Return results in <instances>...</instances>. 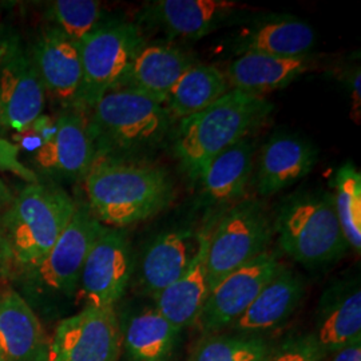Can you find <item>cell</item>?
Wrapping results in <instances>:
<instances>
[{
	"label": "cell",
	"instance_id": "31",
	"mask_svg": "<svg viewBox=\"0 0 361 361\" xmlns=\"http://www.w3.org/2000/svg\"><path fill=\"white\" fill-rule=\"evenodd\" d=\"M265 361H324L310 332H293L271 345Z\"/></svg>",
	"mask_w": 361,
	"mask_h": 361
},
{
	"label": "cell",
	"instance_id": "3",
	"mask_svg": "<svg viewBox=\"0 0 361 361\" xmlns=\"http://www.w3.org/2000/svg\"><path fill=\"white\" fill-rule=\"evenodd\" d=\"M89 111L87 129L95 158H119L153 149L173 121L164 104L125 86L107 91Z\"/></svg>",
	"mask_w": 361,
	"mask_h": 361
},
{
	"label": "cell",
	"instance_id": "4",
	"mask_svg": "<svg viewBox=\"0 0 361 361\" xmlns=\"http://www.w3.org/2000/svg\"><path fill=\"white\" fill-rule=\"evenodd\" d=\"M280 249L310 271L334 265L349 245L336 214L334 195L307 190L284 200L273 219Z\"/></svg>",
	"mask_w": 361,
	"mask_h": 361
},
{
	"label": "cell",
	"instance_id": "21",
	"mask_svg": "<svg viewBox=\"0 0 361 361\" xmlns=\"http://www.w3.org/2000/svg\"><path fill=\"white\" fill-rule=\"evenodd\" d=\"M38 316L16 292L0 297V361H47Z\"/></svg>",
	"mask_w": 361,
	"mask_h": 361
},
{
	"label": "cell",
	"instance_id": "17",
	"mask_svg": "<svg viewBox=\"0 0 361 361\" xmlns=\"http://www.w3.org/2000/svg\"><path fill=\"white\" fill-rule=\"evenodd\" d=\"M198 244V233L174 228L159 233L146 246L140 261L138 285L146 296L155 300L188 271Z\"/></svg>",
	"mask_w": 361,
	"mask_h": 361
},
{
	"label": "cell",
	"instance_id": "35",
	"mask_svg": "<svg viewBox=\"0 0 361 361\" xmlns=\"http://www.w3.org/2000/svg\"><path fill=\"white\" fill-rule=\"evenodd\" d=\"M13 194L8 190V188L4 185V182L0 180V210L1 209H8L13 202Z\"/></svg>",
	"mask_w": 361,
	"mask_h": 361
},
{
	"label": "cell",
	"instance_id": "24",
	"mask_svg": "<svg viewBox=\"0 0 361 361\" xmlns=\"http://www.w3.org/2000/svg\"><path fill=\"white\" fill-rule=\"evenodd\" d=\"M308 56L277 58L258 52H244L228 67L225 75L231 89L262 95L284 89L310 70Z\"/></svg>",
	"mask_w": 361,
	"mask_h": 361
},
{
	"label": "cell",
	"instance_id": "32",
	"mask_svg": "<svg viewBox=\"0 0 361 361\" xmlns=\"http://www.w3.org/2000/svg\"><path fill=\"white\" fill-rule=\"evenodd\" d=\"M0 171L13 173L28 183H37V174L19 161V149L16 145L0 138Z\"/></svg>",
	"mask_w": 361,
	"mask_h": 361
},
{
	"label": "cell",
	"instance_id": "28",
	"mask_svg": "<svg viewBox=\"0 0 361 361\" xmlns=\"http://www.w3.org/2000/svg\"><path fill=\"white\" fill-rule=\"evenodd\" d=\"M271 347L262 336L213 334L195 344L188 361H265Z\"/></svg>",
	"mask_w": 361,
	"mask_h": 361
},
{
	"label": "cell",
	"instance_id": "2",
	"mask_svg": "<svg viewBox=\"0 0 361 361\" xmlns=\"http://www.w3.org/2000/svg\"><path fill=\"white\" fill-rule=\"evenodd\" d=\"M271 110L265 97L231 89L205 110L180 121L174 147L182 166L197 180L214 157L249 137Z\"/></svg>",
	"mask_w": 361,
	"mask_h": 361
},
{
	"label": "cell",
	"instance_id": "23",
	"mask_svg": "<svg viewBox=\"0 0 361 361\" xmlns=\"http://www.w3.org/2000/svg\"><path fill=\"white\" fill-rule=\"evenodd\" d=\"M118 322L129 361H168L180 340V329L155 305L130 310Z\"/></svg>",
	"mask_w": 361,
	"mask_h": 361
},
{
	"label": "cell",
	"instance_id": "12",
	"mask_svg": "<svg viewBox=\"0 0 361 361\" xmlns=\"http://www.w3.org/2000/svg\"><path fill=\"white\" fill-rule=\"evenodd\" d=\"M310 334L323 359L361 340L359 274L336 279L324 289Z\"/></svg>",
	"mask_w": 361,
	"mask_h": 361
},
{
	"label": "cell",
	"instance_id": "13",
	"mask_svg": "<svg viewBox=\"0 0 361 361\" xmlns=\"http://www.w3.org/2000/svg\"><path fill=\"white\" fill-rule=\"evenodd\" d=\"M0 104L3 125L19 133L42 116L46 89L32 58L18 49L4 55L0 67Z\"/></svg>",
	"mask_w": 361,
	"mask_h": 361
},
{
	"label": "cell",
	"instance_id": "10",
	"mask_svg": "<svg viewBox=\"0 0 361 361\" xmlns=\"http://www.w3.org/2000/svg\"><path fill=\"white\" fill-rule=\"evenodd\" d=\"M121 349L116 310L85 307L58 324L47 361H116Z\"/></svg>",
	"mask_w": 361,
	"mask_h": 361
},
{
	"label": "cell",
	"instance_id": "34",
	"mask_svg": "<svg viewBox=\"0 0 361 361\" xmlns=\"http://www.w3.org/2000/svg\"><path fill=\"white\" fill-rule=\"evenodd\" d=\"M349 85H350V94H352V111L353 114H357V121L360 116V68H356L350 77H349Z\"/></svg>",
	"mask_w": 361,
	"mask_h": 361
},
{
	"label": "cell",
	"instance_id": "37",
	"mask_svg": "<svg viewBox=\"0 0 361 361\" xmlns=\"http://www.w3.org/2000/svg\"><path fill=\"white\" fill-rule=\"evenodd\" d=\"M1 126H4V125H3V111H1V104H0V128Z\"/></svg>",
	"mask_w": 361,
	"mask_h": 361
},
{
	"label": "cell",
	"instance_id": "19",
	"mask_svg": "<svg viewBox=\"0 0 361 361\" xmlns=\"http://www.w3.org/2000/svg\"><path fill=\"white\" fill-rule=\"evenodd\" d=\"M216 224L209 222L198 232L193 261L180 279L155 298V308L182 331L197 322L209 296L207 257Z\"/></svg>",
	"mask_w": 361,
	"mask_h": 361
},
{
	"label": "cell",
	"instance_id": "5",
	"mask_svg": "<svg viewBox=\"0 0 361 361\" xmlns=\"http://www.w3.org/2000/svg\"><path fill=\"white\" fill-rule=\"evenodd\" d=\"M77 209L63 189L28 183L3 216L0 231L11 257L26 268L38 265L63 233Z\"/></svg>",
	"mask_w": 361,
	"mask_h": 361
},
{
	"label": "cell",
	"instance_id": "29",
	"mask_svg": "<svg viewBox=\"0 0 361 361\" xmlns=\"http://www.w3.org/2000/svg\"><path fill=\"white\" fill-rule=\"evenodd\" d=\"M336 214L349 247L361 250V174L353 164L347 162L335 176Z\"/></svg>",
	"mask_w": 361,
	"mask_h": 361
},
{
	"label": "cell",
	"instance_id": "36",
	"mask_svg": "<svg viewBox=\"0 0 361 361\" xmlns=\"http://www.w3.org/2000/svg\"><path fill=\"white\" fill-rule=\"evenodd\" d=\"M8 257H11V255H10L7 243L4 240V235H3V233L0 231V262Z\"/></svg>",
	"mask_w": 361,
	"mask_h": 361
},
{
	"label": "cell",
	"instance_id": "27",
	"mask_svg": "<svg viewBox=\"0 0 361 361\" xmlns=\"http://www.w3.org/2000/svg\"><path fill=\"white\" fill-rule=\"evenodd\" d=\"M316 43L313 27L292 18L269 20L252 30L241 43V52H258L277 58H304Z\"/></svg>",
	"mask_w": 361,
	"mask_h": 361
},
{
	"label": "cell",
	"instance_id": "30",
	"mask_svg": "<svg viewBox=\"0 0 361 361\" xmlns=\"http://www.w3.org/2000/svg\"><path fill=\"white\" fill-rule=\"evenodd\" d=\"M49 15L59 31L79 43L98 27L102 4L95 0H56L51 3Z\"/></svg>",
	"mask_w": 361,
	"mask_h": 361
},
{
	"label": "cell",
	"instance_id": "15",
	"mask_svg": "<svg viewBox=\"0 0 361 361\" xmlns=\"http://www.w3.org/2000/svg\"><path fill=\"white\" fill-rule=\"evenodd\" d=\"M305 280L283 265L259 292L250 307L229 326L231 334L262 336L284 325L305 296Z\"/></svg>",
	"mask_w": 361,
	"mask_h": 361
},
{
	"label": "cell",
	"instance_id": "6",
	"mask_svg": "<svg viewBox=\"0 0 361 361\" xmlns=\"http://www.w3.org/2000/svg\"><path fill=\"white\" fill-rule=\"evenodd\" d=\"M273 234L269 209L258 200H243L219 217L207 249L209 293L231 273L268 252Z\"/></svg>",
	"mask_w": 361,
	"mask_h": 361
},
{
	"label": "cell",
	"instance_id": "25",
	"mask_svg": "<svg viewBox=\"0 0 361 361\" xmlns=\"http://www.w3.org/2000/svg\"><path fill=\"white\" fill-rule=\"evenodd\" d=\"M256 143L246 137L214 157L197 178L207 201L226 204L241 198L253 176Z\"/></svg>",
	"mask_w": 361,
	"mask_h": 361
},
{
	"label": "cell",
	"instance_id": "16",
	"mask_svg": "<svg viewBox=\"0 0 361 361\" xmlns=\"http://www.w3.org/2000/svg\"><path fill=\"white\" fill-rule=\"evenodd\" d=\"M319 152L313 143L293 135L276 134L258 157L256 189L262 197L280 193L307 177L314 169Z\"/></svg>",
	"mask_w": 361,
	"mask_h": 361
},
{
	"label": "cell",
	"instance_id": "8",
	"mask_svg": "<svg viewBox=\"0 0 361 361\" xmlns=\"http://www.w3.org/2000/svg\"><path fill=\"white\" fill-rule=\"evenodd\" d=\"M102 226L90 207L77 205L73 219L50 253L38 265L27 268L32 292L40 296L77 295L85 261Z\"/></svg>",
	"mask_w": 361,
	"mask_h": 361
},
{
	"label": "cell",
	"instance_id": "7",
	"mask_svg": "<svg viewBox=\"0 0 361 361\" xmlns=\"http://www.w3.org/2000/svg\"><path fill=\"white\" fill-rule=\"evenodd\" d=\"M82 63V85L75 109L89 111L107 91L121 85L145 40L131 23L97 27L78 43Z\"/></svg>",
	"mask_w": 361,
	"mask_h": 361
},
{
	"label": "cell",
	"instance_id": "9",
	"mask_svg": "<svg viewBox=\"0 0 361 361\" xmlns=\"http://www.w3.org/2000/svg\"><path fill=\"white\" fill-rule=\"evenodd\" d=\"M283 265L280 255L276 250H268L231 273L210 290L194 325L204 336L221 334L229 328Z\"/></svg>",
	"mask_w": 361,
	"mask_h": 361
},
{
	"label": "cell",
	"instance_id": "1",
	"mask_svg": "<svg viewBox=\"0 0 361 361\" xmlns=\"http://www.w3.org/2000/svg\"><path fill=\"white\" fill-rule=\"evenodd\" d=\"M85 189L92 214L114 229L152 219L174 200V182L165 169L123 158H95Z\"/></svg>",
	"mask_w": 361,
	"mask_h": 361
},
{
	"label": "cell",
	"instance_id": "22",
	"mask_svg": "<svg viewBox=\"0 0 361 361\" xmlns=\"http://www.w3.org/2000/svg\"><path fill=\"white\" fill-rule=\"evenodd\" d=\"M193 65V56L178 47L145 44L118 87L125 86L141 91L164 104L174 83Z\"/></svg>",
	"mask_w": 361,
	"mask_h": 361
},
{
	"label": "cell",
	"instance_id": "18",
	"mask_svg": "<svg viewBox=\"0 0 361 361\" xmlns=\"http://www.w3.org/2000/svg\"><path fill=\"white\" fill-rule=\"evenodd\" d=\"M32 59L46 92L59 104L75 109L82 85L78 43L67 38L56 27H52L39 38Z\"/></svg>",
	"mask_w": 361,
	"mask_h": 361
},
{
	"label": "cell",
	"instance_id": "11",
	"mask_svg": "<svg viewBox=\"0 0 361 361\" xmlns=\"http://www.w3.org/2000/svg\"><path fill=\"white\" fill-rule=\"evenodd\" d=\"M133 273L129 238L121 229L102 226L85 261L78 295L86 307L114 308Z\"/></svg>",
	"mask_w": 361,
	"mask_h": 361
},
{
	"label": "cell",
	"instance_id": "14",
	"mask_svg": "<svg viewBox=\"0 0 361 361\" xmlns=\"http://www.w3.org/2000/svg\"><path fill=\"white\" fill-rule=\"evenodd\" d=\"M94 159L87 116L78 109L66 111L56 119L51 135L35 153L39 168L63 180L85 178Z\"/></svg>",
	"mask_w": 361,
	"mask_h": 361
},
{
	"label": "cell",
	"instance_id": "26",
	"mask_svg": "<svg viewBox=\"0 0 361 361\" xmlns=\"http://www.w3.org/2000/svg\"><path fill=\"white\" fill-rule=\"evenodd\" d=\"M229 90L226 75L217 66L195 63L174 83L164 106L171 119L183 121L205 110Z\"/></svg>",
	"mask_w": 361,
	"mask_h": 361
},
{
	"label": "cell",
	"instance_id": "20",
	"mask_svg": "<svg viewBox=\"0 0 361 361\" xmlns=\"http://www.w3.org/2000/svg\"><path fill=\"white\" fill-rule=\"evenodd\" d=\"M241 8L229 0H157L147 16L170 37L204 38L228 22Z\"/></svg>",
	"mask_w": 361,
	"mask_h": 361
},
{
	"label": "cell",
	"instance_id": "33",
	"mask_svg": "<svg viewBox=\"0 0 361 361\" xmlns=\"http://www.w3.org/2000/svg\"><path fill=\"white\" fill-rule=\"evenodd\" d=\"M324 361H361V340L329 355Z\"/></svg>",
	"mask_w": 361,
	"mask_h": 361
}]
</instances>
